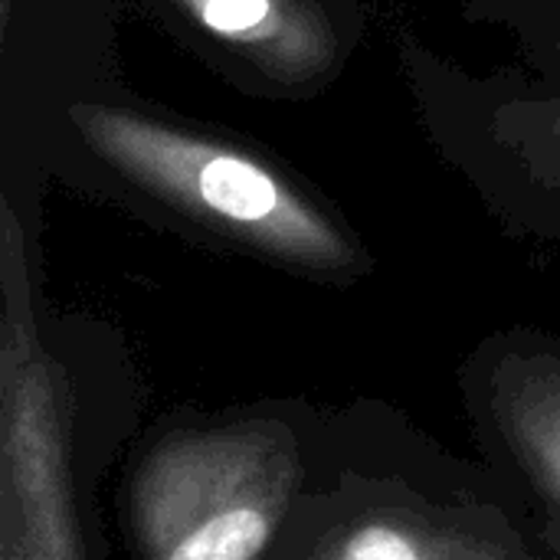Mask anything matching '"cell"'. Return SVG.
Here are the masks:
<instances>
[{
  "label": "cell",
  "instance_id": "6da1fadb",
  "mask_svg": "<svg viewBox=\"0 0 560 560\" xmlns=\"http://www.w3.org/2000/svg\"><path fill=\"white\" fill-rule=\"evenodd\" d=\"M72 121L102 161L190 220L302 269L341 272L354 262L348 236L240 148L125 108L75 105Z\"/></svg>",
  "mask_w": 560,
  "mask_h": 560
},
{
  "label": "cell",
  "instance_id": "7a4b0ae2",
  "mask_svg": "<svg viewBox=\"0 0 560 560\" xmlns=\"http://www.w3.org/2000/svg\"><path fill=\"white\" fill-rule=\"evenodd\" d=\"M295 479V446L279 427L177 436L138 472V541L158 560L256 558L276 535Z\"/></svg>",
  "mask_w": 560,
  "mask_h": 560
},
{
  "label": "cell",
  "instance_id": "3957f363",
  "mask_svg": "<svg viewBox=\"0 0 560 560\" xmlns=\"http://www.w3.org/2000/svg\"><path fill=\"white\" fill-rule=\"evenodd\" d=\"M3 548L7 560L79 558L52 364L33 331L20 230L3 213Z\"/></svg>",
  "mask_w": 560,
  "mask_h": 560
},
{
  "label": "cell",
  "instance_id": "277c9868",
  "mask_svg": "<svg viewBox=\"0 0 560 560\" xmlns=\"http://www.w3.org/2000/svg\"><path fill=\"white\" fill-rule=\"evenodd\" d=\"M210 36L279 79H308L335 56V36L302 0H177Z\"/></svg>",
  "mask_w": 560,
  "mask_h": 560
},
{
  "label": "cell",
  "instance_id": "5b68a950",
  "mask_svg": "<svg viewBox=\"0 0 560 560\" xmlns=\"http://www.w3.org/2000/svg\"><path fill=\"white\" fill-rule=\"evenodd\" d=\"M495 417L522 466L535 479L560 551V361L512 358L495 377Z\"/></svg>",
  "mask_w": 560,
  "mask_h": 560
},
{
  "label": "cell",
  "instance_id": "8992f818",
  "mask_svg": "<svg viewBox=\"0 0 560 560\" xmlns=\"http://www.w3.org/2000/svg\"><path fill=\"white\" fill-rule=\"evenodd\" d=\"M325 558L345 560H446V558H502L499 545H479L456 532L433 528L413 518H371L348 528L338 541L322 548Z\"/></svg>",
  "mask_w": 560,
  "mask_h": 560
},
{
  "label": "cell",
  "instance_id": "52a82bcc",
  "mask_svg": "<svg viewBox=\"0 0 560 560\" xmlns=\"http://www.w3.org/2000/svg\"><path fill=\"white\" fill-rule=\"evenodd\" d=\"M545 125H548V135H551L555 148L560 151V98L551 108H545Z\"/></svg>",
  "mask_w": 560,
  "mask_h": 560
}]
</instances>
